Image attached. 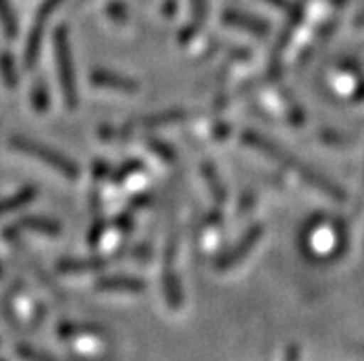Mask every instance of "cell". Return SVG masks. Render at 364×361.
I'll return each instance as SVG.
<instances>
[{"label":"cell","instance_id":"1","mask_svg":"<svg viewBox=\"0 0 364 361\" xmlns=\"http://www.w3.org/2000/svg\"><path fill=\"white\" fill-rule=\"evenodd\" d=\"M242 140H245L248 146L255 148L257 151H261V153H264L267 157H270V159H274L276 162H279V165L287 166L289 170L296 172V174L300 175L304 181H307L309 184H313V187H316L318 190L326 192L328 196H331V197H335V199H338V201H342L344 194H342L341 188L335 187L331 181H328L326 177L318 175L316 172H313V168H309V166L305 165V162H301L300 159H296L292 153L285 151L282 146L274 144L270 138L263 137V135H259V133H255V131H246L245 135H242Z\"/></svg>","mask_w":364,"mask_h":361},{"label":"cell","instance_id":"2","mask_svg":"<svg viewBox=\"0 0 364 361\" xmlns=\"http://www.w3.org/2000/svg\"><path fill=\"white\" fill-rule=\"evenodd\" d=\"M54 57L55 70L60 78L61 92H63L65 106L69 109L78 107V83H76V69H74V57L69 45V30L67 26H58L54 32Z\"/></svg>","mask_w":364,"mask_h":361},{"label":"cell","instance_id":"3","mask_svg":"<svg viewBox=\"0 0 364 361\" xmlns=\"http://www.w3.org/2000/svg\"><path fill=\"white\" fill-rule=\"evenodd\" d=\"M11 146L15 150L26 153V155L33 157V159L41 160L46 166H50L52 170H55L58 174L70 179V181H76L80 177V166L74 160H70L69 157H65L63 153H60V151H55L48 146H43L39 142H33L30 138L23 137L11 138Z\"/></svg>","mask_w":364,"mask_h":361},{"label":"cell","instance_id":"4","mask_svg":"<svg viewBox=\"0 0 364 361\" xmlns=\"http://www.w3.org/2000/svg\"><path fill=\"white\" fill-rule=\"evenodd\" d=\"M60 4L61 0H45L39 6V9H37L36 18H33V26L30 30V35H28L26 48H24V67H26V70H32L36 67L37 60H39V48H41L43 33L46 30L48 17H50L52 11Z\"/></svg>","mask_w":364,"mask_h":361},{"label":"cell","instance_id":"5","mask_svg":"<svg viewBox=\"0 0 364 361\" xmlns=\"http://www.w3.org/2000/svg\"><path fill=\"white\" fill-rule=\"evenodd\" d=\"M176 251H178V240H174V233L168 238V245L165 251V265H163V293L168 302V306L172 310H180L183 304V289H181V282L176 273L174 262H176Z\"/></svg>","mask_w":364,"mask_h":361},{"label":"cell","instance_id":"6","mask_svg":"<svg viewBox=\"0 0 364 361\" xmlns=\"http://www.w3.org/2000/svg\"><path fill=\"white\" fill-rule=\"evenodd\" d=\"M264 229L261 223L252 225L245 234H242V238L235 243V245L228 249L226 252H222L220 256L217 258V270L218 271H228L231 267H235L237 264L245 260L248 252L257 245V242L263 236Z\"/></svg>","mask_w":364,"mask_h":361},{"label":"cell","instance_id":"7","mask_svg":"<svg viewBox=\"0 0 364 361\" xmlns=\"http://www.w3.org/2000/svg\"><path fill=\"white\" fill-rule=\"evenodd\" d=\"M23 231H30V233H37V234H46V236H58V234H61V225L54 220H48V218L28 216V218H21L17 223L8 227L4 236L6 238H11V236H17V234L23 233Z\"/></svg>","mask_w":364,"mask_h":361},{"label":"cell","instance_id":"8","mask_svg":"<svg viewBox=\"0 0 364 361\" xmlns=\"http://www.w3.org/2000/svg\"><path fill=\"white\" fill-rule=\"evenodd\" d=\"M91 83L95 87L109 89V91L119 92H135L139 89V83L135 79L122 76V74L109 72V70L97 69L91 72Z\"/></svg>","mask_w":364,"mask_h":361},{"label":"cell","instance_id":"9","mask_svg":"<svg viewBox=\"0 0 364 361\" xmlns=\"http://www.w3.org/2000/svg\"><path fill=\"white\" fill-rule=\"evenodd\" d=\"M224 23L230 24V26L240 28L245 32L254 33V35L264 37L270 32V24L263 18L254 17V15L242 13V11H237V9H226L224 11Z\"/></svg>","mask_w":364,"mask_h":361},{"label":"cell","instance_id":"10","mask_svg":"<svg viewBox=\"0 0 364 361\" xmlns=\"http://www.w3.org/2000/svg\"><path fill=\"white\" fill-rule=\"evenodd\" d=\"M97 289L106 293H143L146 284L135 277H104L97 282Z\"/></svg>","mask_w":364,"mask_h":361},{"label":"cell","instance_id":"11","mask_svg":"<svg viewBox=\"0 0 364 361\" xmlns=\"http://www.w3.org/2000/svg\"><path fill=\"white\" fill-rule=\"evenodd\" d=\"M107 260L102 256H92V258H67L55 264V270L61 273H87V271H100L106 267Z\"/></svg>","mask_w":364,"mask_h":361},{"label":"cell","instance_id":"12","mask_svg":"<svg viewBox=\"0 0 364 361\" xmlns=\"http://www.w3.org/2000/svg\"><path fill=\"white\" fill-rule=\"evenodd\" d=\"M191 6H193V17H191L189 26L185 28L183 33H181V39L183 41H191L196 33L203 28V24L208 23L209 15V2L208 0H191Z\"/></svg>","mask_w":364,"mask_h":361},{"label":"cell","instance_id":"13","mask_svg":"<svg viewBox=\"0 0 364 361\" xmlns=\"http://www.w3.org/2000/svg\"><path fill=\"white\" fill-rule=\"evenodd\" d=\"M202 175L203 179H205V183H208L209 187V192H211V196L215 197V201L218 203V205H224L226 203V188H224V183H222L220 175H218L217 168H215V165L213 162H209V160H205L202 165Z\"/></svg>","mask_w":364,"mask_h":361},{"label":"cell","instance_id":"14","mask_svg":"<svg viewBox=\"0 0 364 361\" xmlns=\"http://www.w3.org/2000/svg\"><path fill=\"white\" fill-rule=\"evenodd\" d=\"M36 196H37L36 188L26 187V188H23V190H18L17 194H14V196L0 199V218L6 214H9V212L23 209V206L28 205V203H32L33 197Z\"/></svg>","mask_w":364,"mask_h":361},{"label":"cell","instance_id":"15","mask_svg":"<svg viewBox=\"0 0 364 361\" xmlns=\"http://www.w3.org/2000/svg\"><path fill=\"white\" fill-rule=\"evenodd\" d=\"M104 330L97 325H85V323H61L55 328V334L60 338H80V335H100Z\"/></svg>","mask_w":364,"mask_h":361},{"label":"cell","instance_id":"16","mask_svg":"<svg viewBox=\"0 0 364 361\" xmlns=\"http://www.w3.org/2000/svg\"><path fill=\"white\" fill-rule=\"evenodd\" d=\"M185 118H187V113H185L183 109H168L161 111V113H157V115H150L146 116V118H141L139 123H141L143 128H157V126H165V123H172Z\"/></svg>","mask_w":364,"mask_h":361},{"label":"cell","instance_id":"17","mask_svg":"<svg viewBox=\"0 0 364 361\" xmlns=\"http://www.w3.org/2000/svg\"><path fill=\"white\" fill-rule=\"evenodd\" d=\"M0 26L8 39H15L18 33L17 17L14 13V8L9 4V0H0Z\"/></svg>","mask_w":364,"mask_h":361},{"label":"cell","instance_id":"18","mask_svg":"<svg viewBox=\"0 0 364 361\" xmlns=\"http://www.w3.org/2000/svg\"><path fill=\"white\" fill-rule=\"evenodd\" d=\"M0 76H2V79H4V83L9 89L17 87V67H15L14 55L9 54V52H4V54L0 55Z\"/></svg>","mask_w":364,"mask_h":361},{"label":"cell","instance_id":"19","mask_svg":"<svg viewBox=\"0 0 364 361\" xmlns=\"http://www.w3.org/2000/svg\"><path fill=\"white\" fill-rule=\"evenodd\" d=\"M32 104L37 113H46L48 104H50V98H48V91H46V85L43 79H37L36 87L32 91Z\"/></svg>","mask_w":364,"mask_h":361},{"label":"cell","instance_id":"20","mask_svg":"<svg viewBox=\"0 0 364 361\" xmlns=\"http://www.w3.org/2000/svg\"><path fill=\"white\" fill-rule=\"evenodd\" d=\"M148 146L152 148V150L157 153V157H161V159H165V160H174L176 159L174 150H172L168 144H165V142L156 140V138H150V140H148Z\"/></svg>","mask_w":364,"mask_h":361},{"label":"cell","instance_id":"21","mask_svg":"<svg viewBox=\"0 0 364 361\" xmlns=\"http://www.w3.org/2000/svg\"><path fill=\"white\" fill-rule=\"evenodd\" d=\"M135 168H143V162H141V160H134V162H128V165H124L122 168L119 170V172H117L115 177H113V181H122V179L128 177L129 174L137 172Z\"/></svg>","mask_w":364,"mask_h":361},{"label":"cell","instance_id":"22","mask_svg":"<svg viewBox=\"0 0 364 361\" xmlns=\"http://www.w3.org/2000/svg\"><path fill=\"white\" fill-rule=\"evenodd\" d=\"M17 354L21 357H36V360H45V357H52V356H48V354L36 352V350H32V348L26 347V345H18Z\"/></svg>","mask_w":364,"mask_h":361},{"label":"cell","instance_id":"23","mask_svg":"<svg viewBox=\"0 0 364 361\" xmlns=\"http://www.w3.org/2000/svg\"><path fill=\"white\" fill-rule=\"evenodd\" d=\"M267 2L277 6V8H285V6H287V0H267Z\"/></svg>","mask_w":364,"mask_h":361},{"label":"cell","instance_id":"24","mask_svg":"<svg viewBox=\"0 0 364 361\" xmlns=\"http://www.w3.org/2000/svg\"><path fill=\"white\" fill-rule=\"evenodd\" d=\"M4 277V270H2V265H0V279Z\"/></svg>","mask_w":364,"mask_h":361}]
</instances>
